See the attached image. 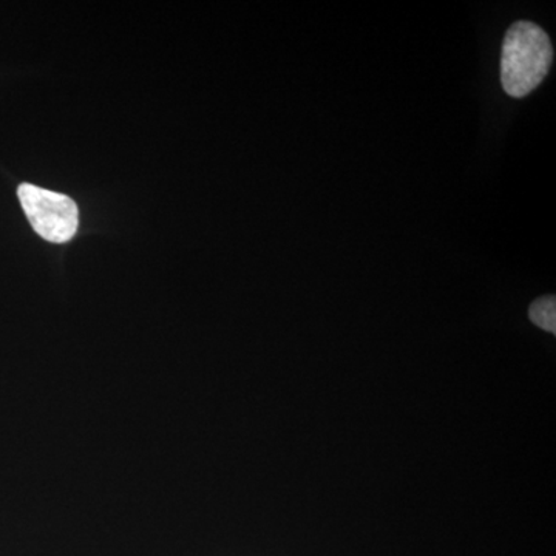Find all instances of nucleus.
<instances>
[{
	"instance_id": "1",
	"label": "nucleus",
	"mask_w": 556,
	"mask_h": 556,
	"mask_svg": "<svg viewBox=\"0 0 556 556\" xmlns=\"http://www.w3.org/2000/svg\"><path fill=\"white\" fill-rule=\"evenodd\" d=\"M554 47L543 28L518 21L508 28L501 53V83L511 98H525L546 79Z\"/></svg>"
},
{
	"instance_id": "2",
	"label": "nucleus",
	"mask_w": 556,
	"mask_h": 556,
	"mask_svg": "<svg viewBox=\"0 0 556 556\" xmlns=\"http://www.w3.org/2000/svg\"><path fill=\"white\" fill-rule=\"evenodd\" d=\"M17 197L33 229L43 240L67 243L78 232V204L70 197L33 185H21Z\"/></svg>"
},
{
	"instance_id": "3",
	"label": "nucleus",
	"mask_w": 556,
	"mask_h": 556,
	"mask_svg": "<svg viewBox=\"0 0 556 556\" xmlns=\"http://www.w3.org/2000/svg\"><path fill=\"white\" fill-rule=\"evenodd\" d=\"M529 317L538 328L544 331L556 332V299L555 295H546L535 300L530 306Z\"/></svg>"
}]
</instances>
